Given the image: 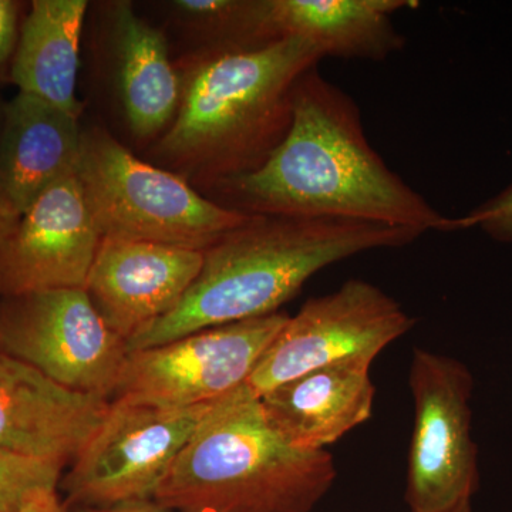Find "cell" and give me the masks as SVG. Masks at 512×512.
I'll return each instance as SVG.
<instances>
[{"label":"cell","instance_id":"1","mask_svg":"<svg viewBox=\"0 0 512 512\" xmlns=\"http://www.w3.org/2000/svg\"><path fill=\"white\" fill-rule=\"evenodd\" d=\"M211 190L215 202L245 215L453 232V218L440 214L370 146L355 99L318 66L296 84L291 127L265 163Z\"/></svg>","mask_w":512,"mask_h":512},{"label":"cell","instance_id":"2","mask_svg":"<svg viewBox=\"0 0 512 512\" xmlns=\"http://www.w3.org/2000/svg\"><path fill=\"white\" fill-rule=\"evenodd\" d=\"M323 57L299 37L210 46L184 76L158 156L208 188L252 173L284 140L299 79Z\"/></svg>","mask_w":512,"mask_h":512},{"label":"cell","instance_id":"3","mask_svg":"<svg viewBox=\"0 0 512 512\" xmlns=\"http://www.w3.org/2000/svg\"><path fill=\"white\" fill-rule=\"evenodd\" d=\"M421 235L370 222L251 215L205 249L183 301L131 339L128 352L279 312L326 266L373 249L406 247Z\"/></svg>","mask_w":512,"mask_h":512},{"label":"cell","instance_id":"4","mask_svg":"<svg viewBox=\"0 0 512 512\" xmlns=\"http://www.w3.org/2000/svg\"><path fill=\"white\" fill-rule=\"evenodd\" d=\"M336 476L328 450L293 446L239 387L181 451L154 503L170 512H311Z\"/></svg>","mask_w":512,"mask_h":512},{"label":"cell","instance_id":"5","mask_svg":"<svg viewBox=\"0 0 512 512\" xmlns=\"http://www.w3.org/2000/svg\"><path fill=\"white\" fill-rule=\"evenodd\" d=\"M76 175L103 237L205 251L251 217L202 197L99 128L82 134Z\"/></svg>","mask_w":512,"mask_h":512},{"label":"cell","instance_id":"6","mask_svg":"<svg viewBox=\"0 0 512 512\" xmlns=\"http://www.w3.org/2000/svg\"><path fill=\"white\" fill-rule=\"evenodd\" d=\"M220 400L187 409L111 400L103 423L60 481L66 507L154 501L175 460Z\"/></svg>","mask_w":512,"mask_h":512},{"label":"cell","instance_id":"7","mask_svg":"<svg viewBox=\"0 0 512 512\" xmlns=\"http://www.w3.org/2000/svg\"><path fill=\"white\" fill-rule=\"evenodd\" d=\"M414 326L389 293L365 279H349L335 292L309 299L259 357L241 392L259 400L289 380L345 362L372 365Z\"/></svg>","mask_w":512,"mask_h":512},{"label":"cell","instance_id":"8","mask_svg":"<svg viewBox=\"0 0 512 512\" xmlns=\"http://www.w3.org/2000/svg\"><path fill=\"white\" fill-rule=\"evenodd\" d=\"M409 386L414 429L407 460L406 503L412 512H444L471 501L480 485L471 434L473 376L460 360L414 349Z\"/></svg>","mask_w":512,"mask_h":512},{"label":"cell","instance_id":"9","mask_svg":"<svg viewBox=\"0 0 512 512\" xmlns=\"http://www.w3.org/2000/svg\"><path fill=\"white\" fill-rule=\"evenodd\" d=\"M0 352L69 389L111 400L128 348L84 289H52L0 298Z\"/></svg>","mask_w":512,"mask_h":512},{"label":"cell","instance_id":"10","mask_svg":"<svg viewBox=\"0 0 512 512\" xmlns=\"http://www.w3.org/2000/svg\"><path fill=\"white\" fill-rule=\"evenodd\" d=\"M288 319L279 311L128 352L111 400L165 409L217 402L244 386Z\"/></svg>","mask_w":512,"mask_h":512},{"label":"cell","instance_id":"11","mask_svg":"<svg viewBox=\"0 0 512 512\" xmlns=\"http://www.w3.org/2000/svg\"><path fill=\"white\" fill-rule=\"evenodd\" d=\"M101 239L77 175L52 185L0 231V298L84 289Z\"/></svg>","mask_w":512,"mask_h":512},{"label":"cell","instance_id":"12","mask_svg":"<svg viewBox=\"0 0 512 512\" xmlns=\"http://www.w3.org/2000/svg\"><path fill=\"white\" fill-rule=\"evenodd\" d=\"M204 262V251L103 237L86 291L106 325L130 342L173 312L190 291Z\"/></svg>","mask_w":512,"mask_h":512},{"label":"cell","instance_id":"13","mask_svg":"<svg viewBox=\"0 0 512 512\" xmlns=\"http://www.w3.org/2000/svg\"><path fill=\"white\" fill-rule=\"evenodd\" d=\"M110 399L76 392L0 352V448L57 464L76 460L110 409Z\"/></svg>","mask_w":512,"mask_h":512},{"label":"cell","instance_id":"14","mask_svg":"<svg viewBox=\"0 0 512 512\" xmlns=\"http://www.w3.org/2000/svg\"><path fill=\"white\" fill-rule=\"evenodd\" d=\"M82 134L74 114L30 94L13 97L0 136V215L5 227L52 185L77 174Z\"/></svg>","mask_w":512,"mask_h":512},{"label":"cell","instance_id":"15","mask_svg":"<svg viewBox=\"0 0 512 512\" xmlns=\"http://www.w3.org/2000/svg\"><path fill=\"white\" fill-rule=\"evenodd\" d=\"M370 363L320 367L261 397L266 417L293 446L328 450L372 417L376 387Z\"/></svg>","mask_w":512,"mask_h":512},{"label":"cell","instance_id":"16","mask_svg":"<svg viewBox=\"0 0 512 512\" xmlns=\"http://www.w3.org/2000/svg\"><path fill=\"white\" fill-rule=\"evenodd\" d=\"M412 0H268L274 39L299 37L322 57L384 62L406 46L392 15Z\"/></svg>","mask_w":512,"mask_h":512},{"label":"cell","instance_id":"17","mask_svg":"<svg viewBox=\"0 0 512 512\" xmlns=\"http://www.w3.org/2000/svg\"><path fill=\"white\" fill-rule=\"evenodd\" d=\"M86 0H36L22 26L12 80L20 93L80 117L76 99Z\"/></svg>","mask_w":512,"mask_h":512},{"label":"cell","instance_id":"18","mask_svg":"<svg viewBox=\"0 0 512 512\" xmlns=\"http://www.w3.org/2000/svg\"><path fill=\"white\" fill-rule=\"evenodd\" d=\"M119 89L124 113L137 137L156 136L173 123L183 82L160 29L138 18L130 3L114 8Z\"/></svg>","mask_w":512,"mask_h":512},{"label":"cell","instance_id":"19","mask_svg":"<svg viewBox=\"0 0 512 512\" xmlns=\"http://www.w3.org/2000/svg\"><path fill=\"white\" fill-rule=\"evenodd\" d=\"M64 468L0 448V512H18L33 494L57 490Z\"/></svg>","mask_w":512,"mask_h":512},{"label":"cell","instance_id":"20","mask_svg":"<svg viewBox=\"0 0 512 512\" xmlns=\"http://www.w3.org/2000/svg\"><path fill=\"white\" fill-rule=\"evenodd\" d=\"M474 227L497 241L512 242V184L470 214L453 218V231Z\"/></svg>","mask_w":512,"mask_h":512},{"label":"cell","instance_id":"21","mask_svg":"<svg viewBox=\"0 0 512 512\" xmlns=\"http://www.w3.org/2000/svg\"><path fill=\"white\" fill-rule=\"evenodd\" d=\"M18 40V3L0 0V66L13 55Z\"/></svg>","mask_w":512,"mask_h":512},{"label":"cell","instance_id":"22","mask_svg":"<svg viewBox=\"0 0 512 512\" xmlns=\"http://www.w3.org/2000/svg\"><path fill=\"white\" fill-rule=\"evenodd\" d=\"M18 512H69V508L60 500L57 490H43L33 494Z\"/></svg>","mask_w":512,"mask_h":512},{"label":"cell","instance_id":"23","mask_svg":"<svg viewBox=\"0 0 512 512\" xmlns=\"http://www.w3.org/2000/svg\"><path fill=\"white\" fill-rule=\"evenodd\" d=\"M72 512H170L154 501H138L103 508H73Z\"/></svg>","mask_w":512,"mask_h":512},{"label":"cell","instance_id":"24","mask_svg":"<svg viewBox=\"0 0 512 512\" xmlns=\"http://www.w3.org/2000/svg\"><path fill=\"white\" fill-rule=\"evenodd\" d=\"M444 512H473V510H471V501H466V503L458 504L457 507L451 508V510H447Z\"/></svg>","mask_w":512,"mask_h":512},{"label":"cell","instance_id":"25","mask_svg":"<svg viewBox=\"0 0 512 512\" xmlns=\"http://www.w3.org/2000/svg\"><path fill=\"white\" fill-rule=\"evenodd\" d=\"M3 227H5V224H3L2 215H0V231H2Z\"/></svg>","mask_w":512,"mask_h":512}]
</instances>
